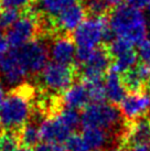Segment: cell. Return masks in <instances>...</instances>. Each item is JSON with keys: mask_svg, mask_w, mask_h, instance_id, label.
Masks as SVG:
<instances>
[{"mask_svg": "<svg viewBox=\"0 0 150 151\" xmlns=\"http://www.w3.org/2000/svg\"><path fill=\"white\" fill-rule=\"evenodd\" d=\"M86 9L83 4H74L56 16V27L64 32L75 31L85 21Z\"/></svg>", "mask_w": 150, "mask_h": 151, "instance_id": "7c38bea8", "label": "cell"}, {"mask_svg": "<svg viewBox=\"0 0 150 151\" xmlns=\"http://www.w3.org/2000/svg\"><path fill=\"white\" fill-rule=\"evenodd\" d=\"M29 75L16 49L0 56V78L6 85L16 87Z\"/></svg>", "mask_w": 150, "mask_h": 151, "instance_id": "52a82bcc", "label": "cell"}, {"mask_svg": "<svg viewBox=\"0 0 150 151\" xmlns=\"http://www.w3.org/2000/svg\"><path fill=\"white\" fill-rule=\"evenodd\" d=\"M1 7H2V6H1V1H0V9H1Z\"/></svg>", "mask_w": 150, "mask_h": 151, "instance_id": "60d3db41", "label": "cell"}, {"mask_svg": "<svg viewBox=\"0 0 150 151\" xmlns=\"http://www.w3.org/2000/svg\"><path fill=\"white\" fill-rule=\"evenodd\" d=\"M148 83H149V87H150V80H149V82H148Z\"/></svg>", "mask_w": 150, "mask_h": 151, "instance_id": "b9f144b4", "label": "cell"}, {"mask_svg": "<svg viewBox=\"0 0 150 151\" xmlns=\"http://www.w3.org/2000/svg\"><path fill=\"white\" fill-rule=\"evenodd\" d=\"M9 42L7 40V37H4V34L0 32V56L4 55L8 52Z\"/></svg>", "mask_w": 150, "mask_h": 151, "instance_id": "d6a6232c", "label": "cell"}, {"mask_svg": "<svg viewBox=\"0 0 150 151\" xmlns=\"http://www.w3.org/2000/svg\"><path fill=\"white\" fill-rule=\"evenodd\" d=\"M77 0H39L38 8L45 13L46 16H58L64 9L76 4Z\"/></svg>", "mask_w": 150, "mask_h": 151, "instance_id": "44dd1931", "label": "cell"}, {"mask_svg": "<svg viewBox=\"0 0 150 151\" xmlns=\"http://www.w3.org/2000/svg\"><path fill=\"white\" fill-rule=\"evenodd\" d=\"M53 62L69 65L75 60L76 46L75 43L67 37H58L52 42L49 51Z\"/></svg>", "mask_w": 150, "mask_h": 151, "instance_id": "4fadbf2b", "label": "cell"}, {"mask_svg": "<svg viewBox=\"0 0 150 151\" xmlns=\"http://www.w3.org/2000/svg\"><path fill=\"white\" fill-rule=\"evenodd\" d=\"M58 116L61 118V120L64 122V125L71 130L72 132L79 128V126L82 124V117L79 116V111L76 109L69 108V107H63V108L58 109Z\"/></svg>", "mask_w": 150, "mask_h": 151, "instance_id": "7402d4cb", "label": "cell"}, {"mask_svg": "<svg viewBox=\"0 0 150 151\" xmlns=\"http://www.w3.org/2000/svg\"><path fill=\"white\" fill-rule=\"evenodd\" d=\"M6 92H4V88L2 87V85L0 84V114H1V110H2V106H4V103L6 101Z\"/></svg>", "mask_w": 150, "mask_h": 151, "instance_id": "d590c367", "label": "cell"}, {"mask_svg": "<svg viewBox=\"0 0 150 151\" xmlns=\"http://www.w3.org/2000/svg\"><path fill=\"white\" fill-rule=\"evenodd\" d=\"M109 151H128V150H126L125 148H115V149H112V150H109Z\"/></svg>", "mask_w": 150, "mask_h": 151, "instance_id": "74e56055", "label": "cell"}, {"mask_svg": "<svg viewBox=\"0 0 150 151\" xmlns=\"http://www.w3.org/2000/svg\"><path fill=\"white\" fill-rule=\"evenodd\" d=\"M81 117L83 128H98L112 134L121 125L123 114L116 106L107 103H91Z\"/></svg>", "mask_w": 150, "mask_h": 151, "instance_id": "277c9868", "label": "cell"}, {"mask_svg": "<svg viewBox=\"0 0 150 151\" xmlns=\"http://www.w3.org/2000/svg\"><path fill=\"white\" fill-rule=\"evenodd\" d=\"M123 140L128 146L138 142H150L149 118H140L131 122L125 129Z\"/></svg>", "mask_w": 150, "mask_h": 151, "instance_id": "9a60e30c", "label": "cell"}, {"mask_svg": "<svg viewBox=\"0 0 150 151\" xmlns=\"http://www.w3.org/2000/svg\"><path fill=\"white\" fill-rule=\"evenodd\" d=\"M19 13L12 10H4L0 12V31L9 30L19 19Z\"/></svg>", "mask_w": 150, "mask_h": 151, "instance_id": "484cf974", "label": "cell"}, {"mask_svg": "<svg viewBox=\"0 0 150 151\" xmlns=\"http://www.w3.org/2000/svg\"><path fill=\"white\" fill-rule=\"evenodd\" d=\"M62 101L65 107L73 109L85 108L91 103L89 93L85 83H75L64 92Z\"/></svg>", "mask_w": 150, "mask_h": 151, "instance_id": "5bb4252c", "label": "cell"}, {"mask_svg": "<svg viewBox=\"0 0 150 151\" xmlns=\"http://www.w3.org/2000/svg\"><path fill=\"white\" fill-rule=\"evenodd\" d=\"M107 7H119L125 0H103Z\"/></svg>", "mask_w": 150, "mask_h": 151, "instance_id": "e575fe53", "label": "cell"}, {"mask_svg": "<svg viewBox=\"0 0 150 151\" xmlns=\"http://www.w3.org/2000/svg\"><path fill=\"white\" fill-rule=\"evenodd\" d=\"M109 27L116 38L124 39L133 45L145 41L148 32L145 14L131 4H121L114 9L109 19Z\"/></svg>", "mask_w": 150, "mask_h": 151, "instance_id": "6da1fadb", "label": "cell"}, {"mask_svg": "<svg viewBox=\"0 0 150 151\" xmlns=\"http://www.w3.org/2000/svg\"><path fill=\"white\" fill-rule=\"evenodd\" d=\"M133 49V44L129 43L128 41H126L124 39L116 38L115 40H112L109 46V52L110 54L114 56L121 54V53H125L127 51H129Z\"/></svg>", "mask_w": 150, "mask_h": 151, "instance_id": "4316f807", "label": "cell"}, {"mask_svg": "<svg viewBox=\"0 0 150 151\" xmlns=\"http://www.w3.org/2000/svg\"><path fill=\"white\" fill-rule=\"evenodd\" d=\"M1 126H2V125H1V124H0V134H1Z\"/></svg>", "mask_w": 150, "mask_h": 151, "instance_id": "ab89813d", "label": "cell"}, {"mask_svg": "<svg viewBox=\"0 0 150 151\" xmlns=\"http://www.w3.org/2000/svg\"><path fill=\"white\" fill-rule=\"evenodd\" d=\"M34 151H66L65 147H62L60 143L42 142L34 148Z\"/></svg>", "mask_w": 150, "mask_h": 151, "instance_id": "4dcf8cb0", "label": "cell"}, {"mask_svg": "<svg viewBox=\"0 0 150 151\" xmlns=\"http://www.w3.org/2000/svg\"><path fill=\"white\" fill-rule=\"evenodd\" d=\"M18 136H19L20 143L27 148L37 147L39 145V141L41 140L39 125L32 122H27L20 129V132Z\"/></svg>", "mask_w": 150, "mask_h": 151, "instance_id": "d6986e66", "label": "cell"}, {"mask_svg": "<svg viewBox=\"0 0 150 151\" xmlns=\"http://www.w3.org/2000/svg\"><path fill=\"white\" fill-rule=\"evenodd\" d=\"M137 60L138 54L131 49V50L127 51L125 53H121V54L115 56V62H114L110 70L117 72L119 74L127 73L128 71L133 70V67H136Z\"/></svg>", "mask_w": 150, "mask_h": 151, "instance_id": "ffe728a7", "label": "cell"}, {"mask_svg": "<svg viewBox=\"0 0 150 151\" xmlns=\"http://www.w3.org/2000/svg\"><path fill=\"white\" fill-rule=\"evenodd\" d=\"M138 56L141 60L142 64L150 66V39H146L139 44L138 47Z\"/></svg>", "mask_w": 150, "mask_h": 151, "instance_id": "f1b7e54d", "label": "cell"}, {"mask_svg": "<svg viewBox=\"0 0 150 151\" xmlns=\"http://www.w3.org/2000/svg\"><path fill=\"white\" fill-rule=\"evenodd\" d=\"M105 92H106V97L107 99L112 103H119L126 97V88L124 81L120 77V74L117 72L110 70L109 73L106 75L105 78Z\"/></svg>", "mask_w": 150, "mask_h": 151, "instance_id": "2e32d148", "label": "cell"}, {"mask_svg": "<svg viewBox=\"0 0 150 151\" xmlns=\"http://www.w3.org/2000/svg\"><path fill=\"white\" fill-rule=\"evenodd\" d=\"M0 1L4 10H12L17 12L28 8L29 4H31V0H0Z\"/></svg>", "mask_w": 150, "mask_h": 151, "instance_id": "83f0119b", "label": "cell"}, {"mask_svg": "<svg viewBox=\"0 0 150 151\" xmlns=\"http://www.w3.org/2000/svg\"><path fill=\"white\" fill-rule=\"evenodd\" d=\"M114 32L103 16L86 19L73 33L77 49L93 51L103 41H112Z\"/></svg>", "mask_w": 150, "mask_h": 151, "instance_id": "3957f363", "label": "cell"}, {"mask_svg": "<svg viewBox=\"0 0 150 151\" xmlns=\"http://www.w3.org/2000/svg\"><path fill=\"white\" fill-rule=\"evenodd\" d=\"M82 136L92 151H104L110 140V134L98 128H83Z\"/></svg>", "mask_w": 150, "mask_h": 151, "instance_id": "ac0fdd59", "label": "cell"}, {"mask_svg": "<svg viewBox=\"0 0 150 151\" xmlns=\"http://www.w3.org/2000/svg\"><path fill=\"white\" fill-rule=\"evenodd\" d=\"M19 136L13 131H9L0 137V151H13L19 147Z\"/></svg>", "mask_w": 150, "mask_h": 151, "instance_id": "d4e9b609", "label": "cell"}, {"mask_svg": "<svg viewBox=\"0 0 150 151\" xmlns=\"http://www.w3.org/2000/svg\"><path fill=\"white\" fill-rule=\"evenodd\" d=\"M129 151H150V142H138L129 146Z\"/></svg>", "mask_w": 150, "mask_h": 151, "instance_id": "1f68e13d", "label": "cell"}, {"mask_svg": "<svg viewBox=\"0 0 150 151\" xmlns=\"http://www.w3.org/2000/svg\"><path fill=\"white\" fill-rule=\"evenodd\" d=\"M110 58L104 49H95L88 60L82 65V75L84 82L102 81L104 73L109 67Z\"/></svg>", "mask_w": 150, "mask_h": 151, "instance_id": "8fae6325", "label": "cell"}, {"mask_svg": "<svg viewBox=\"0 0 150 151\" xmlns=\"http://www.w3.org/2000/svg\"><path fill=\"white\" fill-rule=\"evenodd\" d=\"M66 151H92L87 142L84 140L83 136L72 134L65 141Z\"/></svg>", "mask_w": 150, "mask_h": 151, "instance_id": "cb8c5ba5", "label": "cell"}, {"mask_svg": "<svg viewBox=\"0 0 150 151\" xmlns=\"http://www.w3.org/2000/svg\"><path fill=\"white\" fill-rule=\"evenodd\" d=\"M87 86L91 103H104L106 97L104 83L102 81H95V82H84Z\"/></svg>", "mask_w": 150, "mask_h": 151, "instance_id": "603a6c76", "label": "cell"}, {"mask_svg": "<svg viewBox=\"0 0 150 151\" xmlns=\"http://www.w3.org/2000/svg\"><path fill=\"white\" fill-rule=\"evenodd\" d=\"M149 14H150V4H149ZM149 28H150V18H149Z\"/></svg>", "mask_w": 150, "mask_h": 151, "instance_id": "f35d334b", "label": "cell"}, {"mask_svg": "<svg viewBox=\"0 0 150 151\" xmlns=\"http://www.w3.org/2000/svg\"><path fill=\"white\" fill-rule=\"evenodd\" d=\"M150 80V66L146 64L137 65L133 70L125 73L123 77L126 88L131 92H140L146 82Z\"/></svg>", "mask_w": 150, "mask_h": 151, "instance_id": "e0dca14e", "label": "cell"}, {"mask_svg": "<svg viewBox=\"0 0 150 151\" xmlns=\"http://www.w3.org/2000/svg\"><path fill=\"white\" fill-rule=\"evenodd\" d=\"M41 83L52 93L65 92L74 80V70L70 65L56 62L49 63L41 72Z\"/></svg>", "mask_w": 150, "mask_h": 151, "instance_id": "5b68a950", "label": "cell"}, {"mask_svg": "<svg viewBox=\"0 0 150 151\" xmlns=\"http://www.w3.org/2000/svg\"><path fill=\"white\" fill-rule=\"evenodd\" d=\"M31 114V94L27 89L13 91L6 97L0 114V122L9 131H14L25 126Z\"/></svg>", "mask_w": 150, "mask_h": 151, "instance_id": "7a4b0ae2", "label": "cell"}, {"mask_svg": "<svg viewBox=\"0 0 150 151\" xmlns=\"http://www.w3.org/2000/svg\"><path fill=\"white\" fill-rule=\"evenodd\" d=\"M39 129L43 142H65L66 139L72 134V131L64 125L56 113L52 114L50 117L42 119L39 124Z\"/></svg>", "mask_w": 150, "mask_h": 151, "instance_id": "30bf717a", "label": "cell"}, {"mask_svg": "<svg viewBox=\"0 0 150 151\" xmlns=\"http://www.w3.org/2000/svg\"><path fill=\"white\" fill-rule=\"evenodd\" d=\"M21 62L28 74H39L48 65L49 51L44 43L40 40H32L22 47L16 49Z\"/></svg>", "mask_w": 150, "mask_h": 151, "instance_id": "8992f818", "label": "cell"}, {"mask_svg": "<svg viewBox=\"0 0 150 151\" xmlns=\"http://www.w3.org/2000/svg\"><path fill=\"white\" fill-rule=\"evenodd\" d=\"M108 8L103 0H88L87 9L94 14V17H100Z\"/></svg>", "mask_w": 150, "mask_h": 151, "instance_id": "f546056e", "label": "cell"}, {"mask_svg": "<svg viewBox=\"0 0 150 151\" xmlns=\"http://www.w3.org/2000/svg\"><path fill=\"white\" fill-rule=\"evenodd\" d=\"M13 151H30V148H27V147H18L17 149H14Z\"/></svg>", "mask_w": 150, "mask_h": 151, "instance_id": "8d00e7d4", "label": "cell"}, {"mask_svg": "<svg viewBox=\"0 0 150 151\" xmlns=\"http://www.w3.org/2000/svg\"><path fill=\"white\" fill-rule=\"evenodd\" d=\"M38 24L32 16H23L8 30L7 40L13 49H19L32 41L37 33Z\"/></svg>", "mask_w": 150, "mask_h": 151, "instance_id": "ba28073f", "label": "cell"}, {"mask_svg": "<svg viewBox=\"0 0 150 151\" xmlns=\"http://www.w3.org/2000/svg\"><path fill=\"white\" fill-rule=\"evenodd\" d=\"M120 111L131 122L140 119L150 111V94L148 92H131L126 95L120 103Z\"/></svg>", "mask_w": 150, "mask_h": 151, "instance_id": "9c48e42d", "label": "cell"}, {"mask_svg": "<svg viewBox=\"0 0 150 151\" xmlns=\"http://www.w3.org/2000/svg\"><path fill=\"white\" fill-rule=\"evenodd\" d=\"M129 4L136 7V8L140 9L141 10L142 8H146V7H149L150 4V0H127Z\"/></svg>", "mask_w": 150, "mask_h": 151, "instance_id": "836d02e7", "label": "cell"}]
</instances>
